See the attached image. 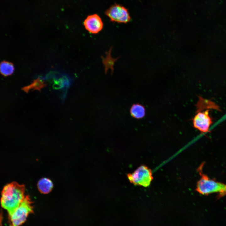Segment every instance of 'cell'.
Returning <instances> with one entry per match:
<instances>
[{"label":"cell","mask_w":226,"mask_h":226,"mask_svg":"<svg viewBox=\"0 0 226 226\" xmlns=\"http://www.w3.org/2000/svg\"><path fill=\"white\" fill-rule=\"evenodd\" d=\"M25 191L24 185L15 181L7 184L3 188L1 205L7 210L10 218L24 199Z\"/></svg>","instance_id":"1"},{"label":"cell","mask_w":226,"mask_h":226,"mask_svg":"<svg viewBox=\"0 0 226 226\" xmlns=\"http://www.w3.org/2000/svg\"><path fill=\"white\" fill-rule=\"evenodd\" d=\"M202 167L200 166L198 170L201 177L197 182L196 191L203 195L218 193V197L226 195V184L210 178L203 174Z\"/></svg>","instance_id":"2"},{"label":"cell","mask_w":226,"mask_h":226,"mask_svg":"<svg viewBox=\"0 0 226 226\" xmlns=\"http://www.w3.org/2000/svg\"><path fill=\"white\" fill-rule=\"evenodd\" d=\"M127 177L131 183L144 187L149 186L153 179L151 170L144 165H140L133 173L127 174Z\"/></svg>","instance_id":"3"},{"label":"cell","mask_w":226,"mask_h":226,"mask_svg":"<svg viewBox=\"0 0 226 226\" xmlns=\"http://www.w3.org/2000/svg\"><path fill=\"white\" fill-rule=\"evenodd\" d=\"M32 202L26 196L19 206L10 217L12 226H19L26 220L29 215L33 212Z\"/></svg>","instance_id":"4"},{"label":"cell","mask_w":226,"mask_h":226,"mask_svg":"<svg viewBox=\"0 0 226 226\" xmlns=\"http://www.w3.org/2000/svg\"><path fill=\"white\" fill-rule=\"evenodd\" d=\"M105 14L113 22L126 23L131 19L127 9L118 4L112 5L105 11Z\"/></svg>","instance_id":"5"},{"label":"cell","mask_w":226,"mask_h":226,"mask_svg":"<svg viewBox=\"0 0 226 226\" xmlns=\"http://www.w3.org/2000/svg\"><path fill=\"white\" fill-rule=\"evenodd\" d=\"M209 111L208 110L203 111L198 110V112L193 118L194 126L202 132H207L212 123Z\"/></svg>","instance_id":"6"},{"label":"cell","mask_w":226,"mask_h":226,"mask_svg":"<svg viewBox=\"0 0 226 226\" xmlns=\"http://www.w3.org/2000/svg\"><path fill=\"white\" fill-rule=\"evenodd\" d=\"M83 25L89 32L96 34L102 29L103 24L100 16L95 14L88 16L84 21Z\"/></svg>","instance_id":"7"},{"label":"cell","mask_w":226,"mask_h":226,"mask_svg":"<svg viewBox=\"0 0 226 226\" xmlns=\"http://www.w3.org/2000/svg\"><path fill=\"white\" fill-rule=\"evenodd\" d=\"M37 186L41 193L47 194L52 190L53 185L51 180L47 178H43L38 181Z\"/></svg>","instance_id":"8"},{"label":"cell","mask_w":226,"mask_h":226,"mask_svg":"<svg viewBox=\"0 0 226 226\" xmlns=\"http://www.w3.org/2000/svg\"><path fill=\"white\" fill-rule=\"evenodd\" d=\"M130 112L131 116L136 119H141L145 114V109L143 105L139 104H133L131 107Z\"/></svg>","instance_id":"9"},{"label":"cell","mask_w":226,"mask_h":226,"mask_svg":"<svg viewBox=\"0 0 226 226\" xmlns=\"http://www.w3.org/2000/svg\"><path fill=\"white\" fill-rule=\"evenodd\" d=\"M46 85L44 81L40 78H38L34 80L30 85L23 87L22 89L26 93L31 89L40 91L42 88Z\"/></svg>","instance_id":"10"},{"label":"cell","mask_w":226,"mask_h":226,"mask_svg":"<svg viewBox=\"0 0 226 226\" xmlns=\"http://www.w3.org/2000/svg\"><path fill=\"white\" fill-rule=\"evenodd\" d=\"M14 70V66L11 62L3 61L1 62L0 71L3 76H7L12 75Z\"/></svg>","instance_id":"11"}]
</instances>
